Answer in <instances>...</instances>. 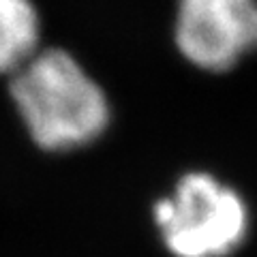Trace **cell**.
Wrapping results in <instances>:
<instances>
[{"instance_id": "obj_1", "label": "cell", "mask_w": 257, "mask_h": 257, "mask_svg": "<svg viewBox=\"0 0 257 257\" xmlns=\"http://www.w3.org/2000/svg\"><path fill=\"white\" fill-rule=\"evenodd\" d=\"M11 96L30 138L47 150L84 146L109 122L99 84L62 50L39 52L15 71Z\"/></svg>"}, {"instance_id": "obj_2", "label": "cell", "mask_w": 257, "mask_h": 257, "mask_svg": "<svg viewBox=\"0 0 257 257\" xmlns=\"http://www.w3.org/2000/svg\"><path fill=\"white\" fill-rule=\"evenodd\" d=\"M155 221L176 257H225L242 244L248 210L234 189L210 174L191 172L172 197L155 204Z\"/></svg>"}, {"instance_id": "obj_3", "label": "cell", "mask_w": 257, "mask_h": 257, "mask_svg": "<svg viewBox=\"0 0 257 257\" xmlns=\"http://www.w3.org/2000/svg\"><path fill=\"white\" fill-rule=\"evenodd\" d=\"M176 45L199 69H231L257 47V0H178Z\"/></svg>"}, {"instance_id": "obj_4", "label": "cell", "mask_w": 257, "mask_h": 257, "mask_svg": "<svg viewBox=\"0 0 257 257\" xmlns=\"http://www.w3.org/2000/svg\"><path fill=\"white\" fill-rule=\"evenodd\" d=\"M39 18L30 0H0V71H18L37 54Z\"/></svg>"}]
</instances>
